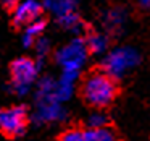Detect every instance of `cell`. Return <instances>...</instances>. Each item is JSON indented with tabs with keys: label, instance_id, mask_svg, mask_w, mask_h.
<instances>
[{
	"label": "cell",
	"instance_id": "14",
	"mask_svg": "<svg viewBox=\"0 0 150 141\" xmlns=\"http://www.w3.org/2000/svg\"><path fill=\"white\" fill-rule=\"evenodd\" d=\"M108 125V117L103 112H94L87 118V128H103Z\"/></svg>",
	"mask_w": 150,
	"mask_h": 141
},
{
	"label": "cell",
	"instance_id": "12",
	"mask_svg": "<svg viewBox=\"0 0 150 141\" xmlns=\"http://www.w3.org/2000/svg\"><path fill=\"white\" fill-rule=\"evenodd\" d=\"M44 28H45V21L37 20L34 23L24 26V33H23V46L24 47H31L44 33Z\"/></svg>",
	"mask_w": 150,
	"mask_h": 141
},
{
	"label": "cell",
	"instance_id": "5",
	"mask_svg": "<svg viewBox=\"0 0 150 141\" xmlns=\"http://www.w3.org/2000/svg\"><path fill=\"white\" fill-rule=\"evenodd\" d=\"M87 55L89 50L86 46V41L81 37H74L71 42L57 50L55 60L60 67H63V70H78L79 72L87 60Z\"/></svg>",
	"mask_w": 150,
	"mask_h": 141
},
{
	"label": "cell",
	"instance_id": "4",
	"mask_svg": "<svg viewBox=\"0 0 150 141\" xmlns=\"http://www.w3.org/2000/svg\"><path fill=\"white\" fill-rule=\"evenodd\" d=\"M29 122L26 107L23 105H13L0 110V131L7 138H20L24 135Z\"/></svg>",
	"mask_w": 150,
	"mask_h": 141
},
{
	"label": "cell",
	"instance_id": "2",
	"mask_svg": "<svg viewBox=\"0 0 150 141\" xmlns=\"http://www.w3.org/2000/svg\"><path fill=\"white\" fill-rule=\"evenodd\" d=\"M140 62V55L132 47H118L107 54V57L102 62V68L107 75L118 79L124 76L127 72L134 68Z\"/></svg>",
	"mask_w": 150,
	"mask_h": 141
},
{
	"label": "cell",
	"instance_id": "15",
	"mask_svg": "<svg viewBox=\"0 0 150 141\" xmlns=\"http://www.w3.org/2000/svg\"><path fill=\"white\" fill-rule=\"evenodd\" d=\"M34 46V49H36V52H37V57H39V63H37V67L42 63V60H44V57L47 55V54L50 52V42L45 39V37H42L40 36L39 39L36 41V42L33 44Z\"/></svg>",
	"mask_w": 150,
	"mask_h": 141
},
{
	"label": "cell",
	"instance_id": "11",
	"mask_svg": "<svg viewBox=\"0 0 150 141\" xmlns=\"http://www.w3.org/2000/svg\"><path fill=\"white\" fill-rule=\"evenodd\" d=\"M86 46H87V50L91 54H95V55H100V54H105L108 49V37L105 34L100 33H92L86 37Z\"/></svg>",
	"mask_w": 150,
	"mask_h": 141
},
{
	"label": "cell",
	"instance_id": "3",
	"mask_svg": "<svg viewBox=\"0 0 150 141\" xmlns=\"http://www.w3.org/2000/svg\"><path fill=\"white\" fill-rule=\"evenodd\" d=\"M37 72H39V67L34 60L28 59V57L15 59L10 63V76H11L10 89L18 96L28 94L37 76Z\"/></svg>",
	"mask_w": 150,
	"mask_h": 141
},
{
	"label": "cell",
	"instance_id": "1",
	"mask_svg": "<svg viewBox=\"0 0 150 141\" xmlns=\"http://www.w3.org/2000/svg\"><path fill=\"white\" fill-rule=\"evenodd\" d=\"M81 94L89 105L95 109H105L116 99L118 84L116 79L102 70L92 72L86 76L81 88Z\"/></svg>",
	"mask_w": 150,
	"mask_h": 141
},
{
	"label": "cell",
	"instance_id": "10",
	"mask_svg": "<svg viewBox=\"0 0 150 141\" xmlns=\"http://www.w3.org/2000/svg\"><path fill=\"white\" fill-rule=\"evenodd\" d=\"M57 21L58 24L66 31H71L74 34H79L84 31V23L81 21L79 15L76 11H71V13H66V15H62V16H57Z\"/></svg>",
	"mask_w": 150,
	"mask_h": 141
},
{
	"label": "cell",
	"instance_id": "8",
	"mask_svg": "<svg viewBox=\"0 0 150 141\" xmlns=\"http://www.w3.org/2000/svg\"><path fill=\"white\" fill-rule=\"evenodd\" d=\"M66 112L65 109L60 105V101L57 99H44V101H37V110L34 112L33 120L37 125L50 123V122H57L65 118Z\"/></svg>",
	"mask_w": 150,
	"mask_h": 141
},
{
	"label": "cell",
	"instance_id": "13",
	"mask_svg": "<svg viewBox=\"0 0 150 141\" xmlns=\"http://www.w3.org/2000/svg\"><path fill=\"white\" fill-rule=\"evenodd\" d=\"M124 21H126V11L123 8H111L103 16V23L107 26V29H110V31L120 29L124 24Z\"/></svg>",
	"mask_w": 150,
	"mask_h": 141
},
{
	"label": "cell",
	"instance_id": "17",
	"mask_svg": "<svg viewBox=\"0 0 150 141\" xmlns=\"http://www.w3.org/2000/svg\"><path fill=\"white\" fill-rule=\"evenodd\" d=\"M4 4H5V5H7V7H8V8H13V7H15V5H16V4H18V0H4Z\"/></svg>",
	"mask_w": 150,
	"mask_h": 141
},
{
	"label": "cell",
	"instance_id": "9",
	"mask_svg": "<svg viewBox=\"0 0 150 141\" xmlns=\"http://www.w3.org/2000/svg\"><path fill=\"white\" fill-rule=\"evenodd\" d=\"M76 5L78 0H44V8L50 10L55 16H62V15L76 11Z\"/></svg>",
	"mask_w": 150,
	"mask_h": 141
},
{
	"label": "cell",
	"instance_id": "6",
	"mask_svg": "<svg viewBox=\"0 0 150 141\" xmlns=\"http://www.w3.org/2000/svg\"><path fill=\"white\" fill-rule=\"evenodd\" d=\"M57 141H118V136L111 128H71L60 135Z\"/></svg>",
	"mask_w": 150,
	"mask_h": 141
},
{
	"label": "cell",
	"instance_id": "16",
	"mask_svg": "<svg viewBox=\"0 0 150 141\" xmlns=\"http://www.w3.org/2000/svg\"><path fill=\"white\" fill-rule=\"evenodd\" d=\"M137 4L140 5L142 8H149L150 7V0H136Z\"/></svg>",
	"mask_w": 150,
	"mask_h": 141
},
{
	"label": "cell",
	"instance_id": "7",
	"mask_svg": "<svg viewBox=\"0 0 150 141\" xmlns=\"http://www.w3.org/2000/svg\"><path fill=\"white\" fill-rule=\"evenodd\" d=\"M44 7L37 0H24L18 2L13 7V24L16 28H24L34 21L40 20Z\"/></svg>",
	"mask_w": 150,
	"mask_h": 141
}]
</instances>
